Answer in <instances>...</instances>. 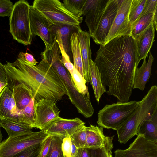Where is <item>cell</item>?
I'll return each mask as SVG.
<instances>
[{
  "instance_id": "cell-29",
  "label": "cell",
  "mask_w": 157,
  "mask_h": 157,
  "mask_svg": "<svg viewBox=\"0 0 157 157\" xmlns=\"http://www.w3.org/2000/svg\"><path fill=\"white\" fill-rule=\"evenodd\" d=\"M114 136H106L104 147L89 149L90 157H112V151L113 147V140Z\"/></svg>"
},
{
  "instance_id": "cell-32",
  "label": "cell",
  "mask_w": 157,
  "mask_h": 157,
  "mask_svg": "<svg viewBox=\"0 0 157 157\" xmlns=\"http://www.w3.org/2000/svg\"><path fill=\"white\" fill-rule=\"evenodd\" d=\"M146 0H132L130 8L129 20L132 25L140 17Z\"/></svg>"
},
{
  "instance_id": "cell-33",
  "label": "cell",
  "mask_w": 157,
  "mask_h": 157,
  "mask_svg": "<svg viewBox=\"0 0 157 157\" xmlns=\"http://www.w3.org/2000/svg\"><path fill=\"white\" fill-rule=\"evenodd\" d=\"M62 139L59 137L52 136L49 149L46 157H64L61 149Z\"/></svg>"
},
{
  "instance_id": "cell-20",
  "label": "cell",
  "mask_w": 157,
  "mask_h": 157,
  "mask_svg": "<svg viewBox=\"0 0 157 157\" xmlns=\"http://www.w3.org/2000/svg\"><path fill=\"white\" fill-rule=\"evenodd\" d=\"M146 58L143 59V63L139 68H137L135 73L133 89L137 88L141 90L145 89L146 85L150 78L151 74L152 66L154 59L150 52L147 63Z\"/></svg>"
},
{
  "instance_id": "cell-7",
  "label": "cell",
  "mask_w": 157,
  "mask_h": 157,
  "mask_svg": "<svg viewBox=\"0 0 157 157\" xmlns=\"http://www.w3.org/2000/svg\"><path fill=\"white\" fill-rule=\"evenodd\" d=\"M32 6L53 25H79L82 20L71 13L59 0H35Z\"/></svg>"
},
{
  "instance_id": "cell-2",
  "label": "cell",
  "mask_w": 157,
  "mask_h": 157,
  "mask_svg": "<svg viewBox=\"0 0 157 157\" xmlns=\"http://www.w3.org/2000/svg\"><path fill=\"white\" fill-rule=\"evenodd\" d=\"M7 76V86L10 89L23 84L31 91L36 102L42 99L56 102L61 100L67 91L58 75L49 63L42 59L33 65L19 58L13 63L4 65Z\"/></svg>"
},
{
  "instance_id": "cell-5",
  "label": "cell",
  "mask_w": 157,
  "mask_h": 157,
  "mask_svg": "<svg viewBox=\"0 0 157 157\" xmlns=\"http://www.w3.org/2000/svg\"><path fill=\"white\" fill-rule=\"evenodd\" d=\"M139 102L132 101L106 105L98 113L97 124L103 128L116 130L130 117Z\"/></svg>"
},
{
  "instance_id": "cell-44",
  "label": "cell",
  "mask_w": 157,
  "mask_h": 157,
  "mask_svg": "<svg viewBox=\"0 0 157 157\" xmlns=\"http://www.w3.org/2000/svg\"><path fill=\"white\" fill-rule=\"evenodd\" d=\"M1 125L0 124V143H1L2 141V135L0 129Z\"/></svg>"
},
{
  "instance_id": "cell-35",
  "label": "cell",
  "mask_w": 157,
  "mask_h": 157,
  "mask_svg": "<svg viewBox=\"0 0 157 157\" xmlns=\"http://www.w3.org/2000/svg\"><path fill=\"white\" fill-rule=\"evenodd\" d=\"M85 125L70 136L73 143L78 148H84L86 143V134Z\"/></svg>"
},
{
  "instance_id": "cell-24",
  "label": "cell",
  "mask_w": 157,
  "mask_h": 157,
  "mask_svg": "<svg viewBox=\"0 0 157 157\" xmlns=\"http://www.w3.org/2000/svg\"><path fill=\"white\" fill-rule=\"evenodd\" d=\"M89 73L90 82L92 86L96 100L98 103L102 95L106 90L102 83L99 69L92 60L89 64Z\"/></svg>"
},
{
  "instance_id": "cell-8",
  "label": "cell",
  "mask_w": 157,
  "mask_h": 157,
  "mask_svg": "<svg viewBox=\"0 0 157 157\" xmlns=\"http://www.w3.org/2000/svg\"><path fill=\"white\" fill-rule=\"evenodd\" d=\"M48 136L42 130L8 137L0 143V157H12L30 147L41 143Z\"/></svg>"
},
{
  "instance_id": "cell-36",
  "label": "cell",
  "mask_w": 157,
  "mask_h": 157,
  "mask_svg": "<svg viewBox=\"0 0 157 157\" xmlns=\"http://www.w3.org/2000/svg\"><path fill=\"white\" fill-rule=\"evenodd\" d=\"M41 143L30 147L12 157H39Z\"/></svg>"
},
{
  "instance_id": "cell-31",
  "label": "cell",
  "mask_w": 157,
  "mask_h": 157,
  "mask_svg": "<svg viewBox=\"0 0 157 157\" xmlns=\"http://www.w3.org/2000/svg\"><path fill=\"white\" fill-rule=\"evenodd\" d=\"M70 74L78 91L85 95L90 96L88 87L86 85V81L79 72L74 67Z\"/></svg>"
},
{
  "instance_id": "cell-28",
  "label": "cell",
  "mask_w": 157,
  "mask_h": 157,
  "mask_svg": "<svg viewBox=\"0 0 157 157\" xmlns=\"http://www.w3.org/2000/svg\"><path fill=\"white\" fill-rule=\"evenodd\" d=\"M35 100L33 101L20 112L19 116V123L26 125L32 129L35 128Z\"/></svg>"
},
{
  "instance_id": "cell-27",
  "label": "cell",
  "mask_w": 157,
  "mask_h": 157,
  "mask_svg": "<svg viewBox=\"0 0 157 157\" xmlns=\"http://www.w3.org/2000/svg\"><path fill=\"white\" fill-rule=\"evenodd\" d=\"M153 13H149L140 17L132 25L130 36L134 39L136 40L144 31L153 24Z\"/></svg>"
},
{
  "instance_id": "cell-6",
  "label": "cell",
  "mask_w": 157,
  "mask_h": 157,
  "mask_svg": "<svg viewBox=\"0 0 157 157\" xmlns=\"http://www.w3.org/2000/svg\"><path fill=\"white\" fill-rule=\"evenodd\" d=\"M27 1L20 0L14 5L10 16V32L14 39L24 45H30L32 40L29 11Z\"/></svg>"
},
{
  "instance_id": "cell-18",
  "label": "cell",
  "mask_w": 157,
  "mask_h": 157,
  "mask_svg": "<svg viewBox=\"0 0 157 157\" xmlns=\"http://www.w3.org/2000/svg\"><path fill=\"white\" fill-rule=\"evenodd\" d=\"M155 29L153 24L147 29L135 40L136 46L137 63L144 58H146L153 42L155 36Z\"/></svg>"
},
{
  "instance_id": "cell-22",
  "label": "cell",
  "mask_w": 157,
  "mask_h": 157,
  "mask_svg": "<svg viewBox=\"0 0 157 157\" xmlns=\"http://www.w3.org/2000/svg\"><path fill=\"white\" fill-rule=\"evenodd\" d=\"M103 128L90 125L85 126L86 140L84 148L89 149L101 148L104 146L105 137L103 132Z\"/></svg>"
},
{
  "instance_id": "cell-25",
  "label": "cell",
  "mask_w": 157,
  "mask_h": 157,
  "mask_svg": "<svg viewBox=\"0 0 157 157\" xmlns=\"http://www.w3.org/2000/svg\"><path fill=\"white\" fill-rule=\"evenodd\" d=\"M1 127L7 132L8 137L27 134L33 132L29 126L13 121L2 118L0 120Z\"/></svg>"
},
{
  "instance_id": "cell-21",
  "label": "cell",
  "mask_w": 157,
  "mask_h": 157,
  "mask_svg": "<svg viewBox=\"0 0 157 157\" xmlns=\"http://www.w3.org/2000/svg\"><path fill=\"white\" fill-rule=\"evenodd\" d=\"M10 90L12 91L16 107L19 113L35 100L31 91L23 84L16 85Z\"/></svg>"
},
{
  "instance_id": "cell-41",
  "label": "cell",
  "mask_w": 157,
  "mask_h": 157,
  "mask_svg": "<svg viewBox=\"0 0 157 157\" xmlns=\"http://www.w3.org/2000/svg\"><path fill=\"white\" fill-rule=\"evenodd\" d=\"M18 56V58L21 60L32 65H36L38 63L32 55L27 52L24 53L21 52Z\"/></svg>"
},
{
  "instance_id": "cell-1",
  "label": "cell",
  "mask_w": 157,
  "mask_h": 157,
  "mask_svg": "<svg viewBox=\"0 0 157 157\" xmlns=\"http://www.w3.org/2000/svg\"><path fill=\"white\" fill-rule=\"evenodd\" d=\"M94 62L108 95L118 102L128 101L133 87L137 63L136 40L130 35L119 36L100 45Z\"/></svg>"
},
{
  "instance_id": "cell-10",
  "label": "cell",
  "mask_w": 157,
  "mask_h": 157,
  "mask_svg": "<svg viewBox=\"0 0 157 157\" xmlns=\"http://www.w3.org/2000/svg\"><path fill=\"white\" fill-rule=\"evenodd\" d=\"M123 0H109L100 21L91 37L98 45L105 41Z\"/></svg>"
},
{
  "instance_id": "cell-30",
  "label": "cell",
  "mask_w": 157,
  "mask_h": 157,
  "mask_svg": "<svg viewBox=\"0 0 157 157\" xmlns=\"http://www.w3.org/2000/svg\"><path fill=\"white\" fill-rule=\"evenodd\" d=\"M63 3L65 8L77 18L82 19L83 10L86 0H64Z\"/></svg>"
},
{
  "instance_id": "cell-12",
  "label": "cell",
  "mask_w": 157,
  "mask_h": 157,
  "mask_svg": "<svg viewBox=\"0 0 157 157\" xmlns=\"http://www.w3.org/2000/svg\"><path fill=\"white\" fill-rule=\"evenodd\" d=\"M132 0H123L105 38V44L119 36L130 35L132 25L128 19L130 8Z\"/></svg>"
},
{
  "instance_id": "cell-37",
  "label": "cell",
  "mask_w": 157,
  "mask_h": 157,
  "mask_svg": "<svg viewBox=\"0 0 157 157\" xmlns=\"http://www.w3.org/2000/svg\"><path fill=\"white\" fill-rule=\"evenodd\" d=\"M57 41L59 46L60 53L61 54V62L70 73L73 71L75 67L73 64L71 62L69 56L65 52L61 43Z\"/></svg>"
},
{
  "instance_id": "cell-11",
  "label": "cell",
  "mask_w": 157,
  "mask_h": 157,
  "mask_svg": "<svg viewBox=\"0 0 157 157\" xmlns=\"http://www.w3.org/2000/svg\"><path fill=\"white\" fill-rule=\"evenodd\" d=\"M29 20L32 37L38 36L44 42L45 48L50 47L55 39L52 30L53 24L32 6L30 8Z\"/></svg>"
},
{
  "instance_id": "cell-9",
  "label": "cell",
  "mask_w": 157,
  "mask_h": 157,
  "mask_svg": "<svg viewBox=\"0 0 157 157\" xmlns=\"http://www.w3.org/2000/svg\"><path fill=\"white\" fill-rule=\"evenodd\" d=\"M114 154L115 157H157V143L138 135L128 148L117 149Z\"/></svg>"
},
{
  "instance_id": "cell-42",
  "label": "cell",
  "mask_w": 157,
  "mask_h": 157,
  "mask_svg": "<svg viewBox=\"0 0 157 157\" xmlns=\"http://www.w3.org/2000/svg\"><path fill=\"white\" fill-rule=\"evenodd\" d=\"M75 157H90V149L86 148H78Z\"/></svg>"
},
{
  "instance_id": "cell-34",
  "label": "cell",
  "mask_w": 157,
  "mask_h": 157,
  "mask_svg": "<svg viewBox=\"0 0 157 157\" xmlns=\"http://www.w3.org/2000/svg\"><path fill=\"white\" fill-rule=\"evenodd\" d=\"M61 149L64 157H75L78 149L73 143L70 136L62 139Z\"/></svg>"
},
{
  "instance_id": "cell-16",
  "label": "cell",
  "mask_w": 157,
  "mask_h": 157,
  "mask_svg": "<svg viewBox=\"0 0 157 157\" xmlns=\"http://www.w3.org/2000/svg\"><path fill=\"white\" fill-rule=\"evenodd\" d=\"M19 115L12 91L7 86L0 93V120L4 118L19 123Z\"/></svg>"
},
{
  "instance_id": "cell-15",
  "label": "cell",
  "mask_w": 157,
  "mask_h": 157,
  "mask_svg": "<svg viewBox=\"0 0 157 157\" xmlns=\"http://www.w3.org/2000/svg\"><path fill=\"white\" fill-rule=\"evenodd\" d=\"M109 0H86L83 10L91 37L98 25Z\"/></svg>"
},
{
  "instance_id": "cell-17",
  "label": "cell",
  "mask_w": 157,
  "mask_h": 157,
  "mask_svg": "<svg viewBox=\"0 0 157 157\" xmlns=\"http://www.w3.org/2000/svg\"><path fill=\"white\" fill-rule=\"evenodd\" d=\"M81 29L80 25L60 24L53 25L52 27V30L54 38L61 43L71 60L72 58L71 50V39L74 33H78Z\"/></svg>"
},
{
  "instance_id": "cell-39",
  "label": "cell",
  "mask_w": 157,
  "mask_h": 157,
  "mask_svg": "<svg viewBox=\"0 0 157 157\" xmlns=\"http://www.w3.org/2000/svg\"><path fill=\"white\" fill-rule=\"evenodd\" d=\"M157 12V0H146L143 11L140 16Z\"/></svg>"
},
{
  "instance_id": "cell-26",
  "label": "cell",
  "mask_w": 157,
  "mask_h": 157,
  "mask_svg": "<svg viewBox=\"0 0 157 157\" xmlns=\"http://www.w3.org/2000/svg\"><path fill=\"white\" fill-rule=\"evenodd\" d=\"M71 50L75 67L84 77V68L81 52L77 33H74L71 39Z\"/></svg>"
},
{
  "instance_id": "cell-23",
  "label": "cell",
  "mask_w": 157,
  "mask_h": 157,
  "mask_svg": "<svg viewBox=\"0 0 157 157\" xmlns=\"http://www.w3.org/2000/svg\"><path fill=\"white\" fill-rule=\"evenodd\" d=\"M137 134L143 135L146 139L157 143V109L149 118L141 123Z\"/></svg>"
},
{
  "instance_id": "cell-4",
  "label": "cell",
  "mask_w": 157,
  "mask_h": 157,
  "mask_svg": "<svg viewBox=\"0 0 157 157\" xmlns=\"http://www.w3.org/2000/svg\"><path fill=\"white\" fill-rule=\"evenodd\" d=\"M47 61L56 72L63 83L71 103L78 112L86 118H90L93 114L94 109L90 96L79 93L72 81L71 75L61 61L60 55L54 53L49 55Z\"/></svg>"
},
{
  "instance_id": "cell-14",
  "label": "cell",
  "mask_w": 157,
  "mask_h": 157,
  "mask_svg": "<svg viewBox=\"0 0 157 157\" xmlns=\"http://www.w3.org/2000/svg\"><path fill=\"white\" fill-rule=\"evenodd\" d=\"M85 125V123L76 117L66 119L59 117L43 130L49 136L63 138L70 136Z\"/></svg>"
},
{
  "instance_id": "cell-19",
  "label": "cell",
  "mask_w": 157,
  "mask_h": 157,
  "mask_svg": "<svg viewBox=\"0 0 157 157\" xmlns=\"http://www.w3.org/2000/svg\"><path fill=\"white\" fill-rule=\"evenodd\" d=\"M83 65L84 78L87 83L90 82L89 64L92 60L90 44L91 36L88 32L80 30L77 33Z\"/></svg>"
},
{
  "instance_id": "cell-40",
  "label": "cell",
  "mask_w": 157,
  "mask_h": 157,
  "mask_svg": "<svg viewBox=\"0 0 157 157\" xmlns=\"http://www.w3.org/2000/svg\"><path fill=\"white\" fill-rule=\"evenodd\" d=\"M52 137L49 136L41 143L39 157H46L49 149Z\"/></svg>"
},
{
  "instance_id": "cell-38",
  "label": "cell",
  "mask_w": 157,
  "mask_h": 157,
  "mask_svg": "<svg viewBox=\"0 0 157 157\" xmlns=\"http://www.w3.org/2000/svg\"><path fill=\"white\" fill-rule=\"evenodd\" d=\"M13 5L9 0H0V17L10 16Z\"/></svg>"
},
{
  "instance_id": "cell-13",
  "label": "cell",
  "mask_w": 157,
  "mask_h": 157,
  "mask_svg": "<svg viewBox=\"0 0 157 157\" xmlns=\"http://www.w3.org/2000/svg\"><path fill=\"white\" fill-rule=\"evenodd\" d=\"M35 128L43 130L58 118L60 112L56 102L52 100L42 99L35 102Z\"/></svg>"
},
{
  "instance_id": "cell-3",
  "label": "cell",
  "mask_w": 157,
  "mask_h": 157,
  "mask_svg": "<svg viewBox=\"0 0 157 157\" xmlns=\"http://www.w3.org/2000/svg\"><path fill=\"white\" fill-rule=\"evenodd\" d=\"M157 109V86H152L140 101L139 105L128 120L117 128L118 141L125 144L135 135L141 123L149 118Z\"/></svg>"
},
{
  "instance_id": "cell-43",
  "label": "cell",
  "mask_w": 157,
  "mask_h": 157,
  "mask_svg": "<svg viewBox=\"0 0 157 157\" xmlns=\"http://www.w3.org/2000/svg\"><path fill=\"white\" fill-rule=\"evenodd\" d=\"M0 82L7 83V76L5 69L3 65L0 62Z\"/></svg>"
}]
</instances>
